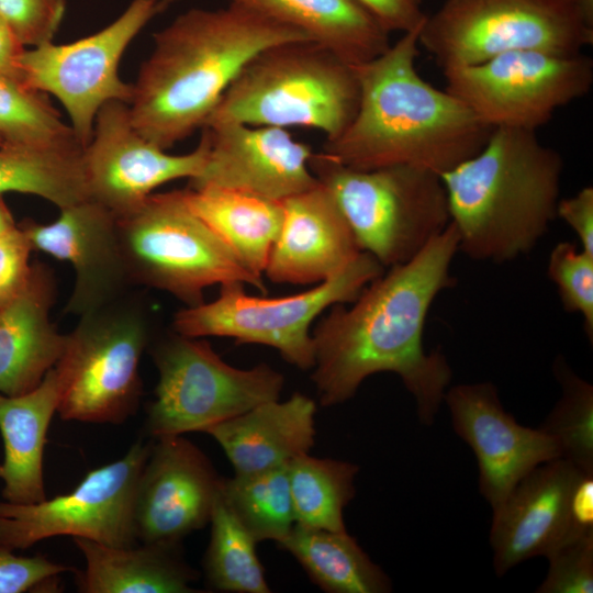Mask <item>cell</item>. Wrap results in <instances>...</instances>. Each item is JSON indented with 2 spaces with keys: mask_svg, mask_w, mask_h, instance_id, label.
I'll list each match as a JSON object with an SVG mask.
<instances>
[{
  "mask_svg": "<svg viewBox=\"0 0 593 593\" xmlns=\"http://www.w3.org/2000/svg\"><path fill=\"white\" fill-rule=\"evenodd\" d=\"M458 242L449 223L414 258L368 283L350 307H329L312 333L311 379L323 406L345 403L367 378L391 372L414 398L419 423L433 425L452 370L440 350L425 349L423 335L433 302L456 283Z\"/></svg>",
  "mask_w": 593,
  "mask_h": 593,
  "instance_id": "cell-1",
  "label": "cell"
},
{
  "mask_svg": "<svg viewBox=\"0 0 593 593\" xmlns=\"http://www.w3.org/2000/svg\"><path fill=\"white\" fill-rule=\"evenodd\" d=\"M423 22L379 56L355 65L356 114L324 142L322 154L359 170L412 166L440 176L480 152L492 128L416 69Z\"/></svg>",
  "mask_w": 593,
  "mask_h": 593,
  "instance_id": "cell-2",
  "label": "cell"
},
{
  "mask_svg": "<svg viewBox=\"0 0 593 593\" xmlns=\"http://www.w3.org/2000/svg\"><path fill=\"white\" fill-rule=\"evenodd\" d=\"M302 32L244 5L190 9L154 35L128 102L135 128L167 150L202 128L246 63Z\"/></svg>",
  "mask_w": 593,
  "mask_h": 593,
  "instance_id": "cell-3",
  "label": "cell"
},
{
  "mask_svg": "<svg viewBox=\"0 0 593 593\" xmlns=\"http://www.w3.org/2000/svg\"><path fill=\"white\" fill-rule=\"evenodd\" d=\"M562 171L536 132L493 128L479 153L440 175L459 251L495 264L530 253L557 217Z\"/></svg>",
  "mask_w": 593,
  "mask_h": 593,
  "instance_id": "cell-4",
  "label": "cell"
},
{
  "mask_svg": "<svg viewBox=\"0 0 593 593\" xmlns=\"http://www.w3.org/2000/svg\"><path fill=\"white\" fill-rule=\"evenodd\" d=\"M358 102L355 65L313 41L284 42L246 63L204 126H298L317 130L329 141L351 122Z\"/></svg>",
  "mask_w": 593,
  "mask_h": 593,
  "instance_id": "cell-5",
  "label": "cell"
},
{
  "mask_svg": "<svg viewBox=\"0 0 593 593\" xmlns=\"http://www.w3.org/2000/svg\"><path fill=\"white\" fill-rule=\"evenodd\" d=\"M310 168L331 192L361 251L383 267L407 262L450 223L438 174L412 166L347 167L313 153Z\"/></svg>",
  "mask_w": 593,
  "mask_h": 593,
  "instance_id": "cell-6",
  "label": "cell"
},
{
  "mask_svg": "<svg viewBox=\"0 0 593 593\" xmlns=\"http://www.w3.org/2000/svg\"><path fill=\"white\" fill-rule=\"evenodd\" d=\"M132 286L166 291L186 307L204 302L214 284L240 282L266 293L227 245L188 206L182 190L152 193L135 211L116 216Z\"/></svg>",
  "mask_w": 593,
  "mask_h": 593,
  "instance_id": "cell-7",
  "label": "cell"
},
{
  "mask_svg": "<svg viewBox=\"0 0 593 593\" xmlns=\"http://www.w3.org/2000/svg\"><path fill=\"white\" fill-rule=\"evenodd\" d=\"M144 306L127 294L79 316L55 365L63 419L121 424L142 396L139 362L150 342Z\"/></svg>",
  "mask_w": 593,
  "mask_h": 593,
  "instance_id": "cell-8",
  "label": "cell"
},
{
  "mask_svg": "<svg viewBox=\"0 0 593 593\" xmlns=\"http://www.w3.org/2000/svg\"><path fill=\"white\" fill-rule=\"evenodd\" d=\"M592 42L577 0H445L418 35L443 70L516 51L575 55Z\"/></svg>",
  "mask_w": 593,
  "mask_h": 593,
  "instance_id": "cell-9",
  "label": "cell"
},
{
  "mask_svg": "<svg viewBox=\"0 0 593 593\" xmlns=\"http://www.w3.org/2000/svg\"><path fill=\"white\" fill-rule=\"evenodd\" d=\"M383 269L372 255L361 251L337 275L293 295L255 296L246 293L244 283H225L214 301L178 311L172 328L189 337H230L269 346L299 369H312L311 324L332 305L354 302Z\"/></svg>",
  "mask_w": 593,
  "mask_h": 593,
  "instance_id": "cell-10",
  "label": "cell"
},
{
  "mask_svg": "<svg viewBox=\"0 0 593 593\" xmlns=\"http://www.w3.org/2000/svg\"><path fill=\"white\" fill-rule=\"evenodd\" d=\"M158 370L146 429L155 438L206 432L254 406L280 398L283 376L267 363L239 369L202 337L174 333L150 349Z\"/></svg>",
  "mask_w": 593,
  "mask_h": 593,
  "instance_id": "cell-11",
  "label": "cell"
},
{
  "mask_svg": "<svg viewBox=\"0 0 593 593\" xmlns=\"http://www.w3.org/2000/svg\"><path fill=\"white\" fill-rule=\"evenodd\" d=\"M172 1L132 0L119 18L97 33L67 44L46 42L24 52L20 79L58 99L83 148L91 139L99 110L111 101H131L133 86L119 75L123 53Z\"/></svg>",
  "mask_w": 593,
  "mask_h": 593,
  "instance_id": "cell-12",
  "label": "cell"
},
{
  "mask_svg": "<svg viewBox=\"0 0 593 593\" xmlns=\"http://www.w3.org/2000/svg\"><path fill=\"white\" fill-rule=\"evenodd\" d=\"M446 90L490 128L534 131L561 107L588 94L593 61L583 54L516 51L444 69Z\"/></svg>",
  "mask_w": 593,
  "mask_h": 593,
  "instance_id": "cell-13",
  "label": "cell"
},
{
  "mask_svg": "<svg viewBox=\"0 0 593 593\" xmlns=\"http://www.w3.org/2000/svg\"><path fill=\"white\" fill-rule=\"evenodd\" d=\"M150 447L135 443L122 458L89 471L66 494L32 504L0 501V545L26 549L55 536L112 547L136 545L135 496Z\"/></svg>",
  "mask_w": 593,
  "mask_h": 593,
  "instance_id": "cell-14",
  "label": "cell"
},
{
  "mask_svg": "<svg viewBox=\"0 0 593 593\" xmlns=\"http://www.w3.org/2000/svg\"><path fill=\"white\" fill-rule=\"evenodd\" d=\"M208 152V137L202 131L193 150L169 154L135 128L127 103L108 102L99 110L91 139L82 153L89 197L115 216L126 215L158 187L181 178H197Z\"/></svg>",
  "mask_w": 593,
  "mask_h": 593,
  "instance_id": "cell-15",
  "label": "cell"
},
{
  "mask_svg": "<svg viewBox=\"0 0 593 593\" xmlns=\"http://www.w3.org/2000/svg\"><path fill=\"white\" fill-rule=\"evenodd\" d=\"M443 403L450 412L454 432L477 459L479 491L492 512L529 471L560 458L555 439L540 428L521 425L490 381L448 387Z\"/></svg>",
  "mask_w": 593,
  "mask_h": 593,
  "instance_id": "cell-16",
  "label": "cell"
},
{
  "mask_svg": "<svg viewBox=\"0 0 593 593\" xmlns=\"http://www.w3.org/2000/svg\"><path fill=\"white\" fill-rule=\"evenodd\" d=\"M221 479L208 456L178 436L156 438L138 479L137 540L178 545L209 524Z\"/></svg>",
  "mask_w": 593,
  "mask_h": 593,
  "instance_id": "cell-17",
  "label": "cell"
},
{
  "mask_svg": "<svg viewBox=\"0 0 593 593\" xmlns=\"http://www.w3.org/2000/svg\"><path fill=\"white\" fill-rule=\"evenodd\" d=\"M202 131L208 157L190 187L213 184L283 201L318 182L309 165L312 147L287 128L216 123Z\"/></svg>",
  "mask_w": 593,
  "mask_h": 593,
  "instance_id": "cell-18",
  "label": "cell"
},
{
  "mask_svg": "<svg viewBox=\"0 0 593 593\" xmlns=\"http://www.w3.org/2000/svg\"><path fill=\"white\" fill-rule=\"evenodd\" d=\"M33 250L68 261L75 272L67 314L81 316L127 293L132 287L121 253L116 216L88 199L60 209L54 222L21 225Z\"/></svg>",
  "mask_w": 593,
  "mask_h": 593,
  "instance_id": "cell-19",
  "label": "cell"
},
{
  "mask_svg": "<svg viewBox=\"0 0 593 593\" xmlns=\"http://www.w3.org/2000/svg\"><path fill=\"white\" fill-rule=\"evenodd\" d=\"M583 474L562 458L544 462L492 512L490 546L497 577L525 560L547 557L579 533L593 530L577 528L571 516L573 490Z\"/></svg>",
  "mask_w": 593,
  "mask_h": 593,
  "instance_id": "cell-20",
  "label": "cell"
},
{
  "mask_svg": "<svg viewBox=\"0 0 593 593\" xmlns=\"http://www.w3.org/2000/svg\"><path fill=\"white\" fill-rule=\"evenodd\" d=\"M360 253L338 204L318 181L283 200V222L264 273L276 283L317 284Z\"/></svg>",
  "mask_w": 593,
  "mask_h": 593,
  "instance_id": "cell-21",
  "label": "cell"
},
{
  "mask_svg": "<svg viewBox=\"0 0 593 593\" xmlns=\"http://www.w3.org/2000/svg\"><path fill=\"white\" fill-rule=\"evenodd\" d=\"M55 295L53 272L34 262L22 292L0 307L1 394L15 396L33 390L59 360L66 334L51 321Z\"/></svg>",
  "mask_w": 593,
  "mask_h": 593,
  "instance_id": "cell-22",
  "label": "cell"
},
{
  "mask_svg": "<svg viewBox=\"0 0 593 593\" xmlns=\"http://www.w3.org/2000/svg\"><path fill=\"white\" fill-rule=\"evenodd\" d=\"M316 403L300 392L260 403L205 433L221 446L234 474L286 467L315 444Z\"/></svg>",
  "mask_w": 593,
  "mask_h": 593,
  "instance_id": "cell-23",
  "label": "cell"
},
{
  "mask_svg": "<svg viewBox=\"0 0 593 593\" xmlns=\"http://www.w3.org/2000/svg\"><path fill=\"white\" fill-rule=\"evenodd\" d=\"M60 382L55 366L33 390L15 396L0 393V463L2 497L15 504L46 500L43 456L53 415L57 412Z\"/></svg>",
  "mask_w": 593,
  "mask_h": 593,
  "instance_id": "cell-24",
  "label": "cell"
},
{
  "mask_svg": "<svg viewBox=\"0 0 593 593\" xmlns=\"http://www.w3.org/2000/svg\"><path fill=\"white\" fill-rule=\"evenodd\" d=\"M86 567L77 577L83 593H191L197 572L182 558L179 545L105 546L74 538Z\"/></svg>",
  "mask_w": 593,
  "mask_h": 593,
  "instance_id": "cell-25",
  "label": "cell"
},
{
  "mask_svg": "<svg viewBox=\"0 0 593 593\" xmlns=\"http://www.w3.org/2000/svg\"><path fill=\"white\" fill-rule=\"evenodd\" d=\"M291 26L345 61L359 65L383 53L390 33L357 0H231Z\"/></svg>",
  "mask_w": 593,
  "mask_h": 593,
  "instance_id": "cell-26",
  "label": "cell"
},
{
  "mask_svg": "<svg viewBox=\"0 0 593 593\" xmlns=\"http://www.w3.org/2000/svg\"><path fill=\"white\" fill-rule=\"evenodd\" d=\"M182 192L191 211L262 278L283 222V201L213 184L188 186Z\"/></svg>",
  "mask_w": 593,
  "mask_h": 593,
  "instance_id": "cell-27",
  "label": "cell"
},
{
  "mask_svg": "<svg viewBox=\"0 0 593 593\" xmlns=\"http://www.w3.org/2000/svg\"><path fill=\"white\" fill-rule=\"evenodd\" d=\"M328 593H389L390 577L373 562L356 538L345 532L294 525L278 542Z\"/></svg>",
  "mask_w": 593,
  "mask_h": 593,
  "instance_id": "cell-28",
  "label": "cell"
},
{
  "mask_svg": "<svg viewBox=\"0 0 593 593\" xmlns=\"http://www.w3.org/2000/svg\"><path fill=\"white\" fill-rule=\"evenodd\" d=\"M82 153L81 146H0V194L37 195L59 210L90 199Z\"/></svg>",
  "mask_w": 593,
  "mask_h": 593,
  "instance_id": "cell-29",
  "label": "cell"
},
{
  "mask_svg": "<svg viewBox=\"0 0 593 593\" xmlns=\"http://www.w3.org/2000/svg\"><path fill=\"white\" fill-rule=\"evenodd\" d=\"M287 470L295 525L345 532L344 510L355 497L359 466L304 454Z\"/></svg>",
  "mask_w": 593,
  "mask_h": 593,
  "instance_id": "cell-30",
  "label": "cell"
},
{
  "mask_svg": "<svg viewBox=\"0 0 593 593\" xmlns=\"http://www.w3.org/2000/svg\"><path fill=\"white\" fill-rule=\"evenodd\" d=\"M287 467L221 479L220 496L257 544H278L295 525Z\"/></svg>",
  "mask_w": 593,
  "mask_h": 593,
  "instance_id": "cell-31",
  "label": "cell"
},
{
  "mask_svg": "<svg viewBox=\"0 0 593 593\" xmlns=\"http://www.w3.org/2000/svg\"><path fill=\"white\" fill-rule=\"evenodd\" d=\"M209 523L211 536L203 562L209 585L219 592L269 593L257 542L228 510L220 491Z\"/></svg>",
  "mask_w": 593,
  "mask_h": 593,
  "instance_id": "cell-32",
  "label": "cell"
},
{
  "mask_svg": "<svg viewBox=\"0 0 593 593\" xmlns=\"http://www.w3.org/2000/svg\"><path fill=\"white\" fill-rule=\"evenodd\" d=\"M0 136L2 145L10 146L83 147L46 93L3 74H0Z\"/></svg>",
  "mask_w": 593,
  "mask_h": 593,
  "instance_id": "cell-33",
  "label": "cell"
},
{
  "mask_svg": "<svg viewBox=\"0 0 593 593\" xmlns=\"http://www.w3.org/2000/svg\"><path fill=\"white\" fill-rule=\"evenodd\" d=\"M552 373L561 394L540 428L558 445L560 458L593 475V385L557 356Z\"/></svg>",
  "mask_w": 593,
  "mask_h": 593,
  "instance_id": "cell-34",
  "label": "cell"
},
{
  "mask_svg": "<svg viewBox=\"0 0 593 593\" xmlns=\"http://www.w3.org/2000/svg\"><path fill=\"white\" fill-rule=\"evenodd\" d=\"M547 273L556 284L563 309L581 314L588 339L593 342V255L571 242L551 250Z\"/></svg>",
  "mask_w": 593,
  "mask_h": 593,
  "instance_id": "cell-35",
  "label": "cell"
},
{
  "mask_svg": "<svg viewBox=\"0 0 593 593\" xmlns=\"http://www.w3.org/2000/svg\"><path fill=\"white\" fill-rule=\"evenodd\" d=\"M546 558L548 572L536 593L593 592V530L568 538Z\"/></svg>",
  "mask_w": 593,
  "mask_h": 593,
  "instance_id": "cell-36",
  "label": "cell"
},
{
  "mask_svg": "<svg viewBox=\"0 0 593 593\" xmlns=\"http://www.w3.org/2000/svg\"><path fill=\"white\" fill-rule=\"evenodd\" d=\"M65 10L66 0H0V15L26 47L53 41Z\"/></svg>",
  "mask_w": 593,
  "mask_h": 593,
  "instance_id": "cell-37",
  "label": "cell"
},
{
  "mask_svg": "<svg viewBox=\"0 0 593 593\" xmlns=\"http://www.w3.org/2000/svg\"><path fill=\"white\" fill-rule=\"evenodd\" d=\"M69 570L44 556L23 557L0 545V593H23L41 589Z\"/></svg>",
  "mask_w": 593,
  "mask_h": 593,
  "instance_id": "cell-38",
  "label": "cell"
},
{
  "mask_svg": "<svg viewBox=\"0 0 593 593\" xmlns=\"http://www.w3.org/2000/svg\"><path fill=\"white\" fill-rule=\"evenodd\" d=\"M33 250L21 226L0 235V307L18 296L29 282Z\"/></svg>",
  "mask_w": 593,
  "mask_h": 593,
  "instance_id": "cell-39",
  "label": "cell"
},
{
  "mask_svg": "<svg viewBox=\"0 0 593 593\" xmlns=\"http://www.w3.org/2000/svg\"><path fill=\"white\" fill-rule=\"evenodd\" d=\"M557 217L573 230L581 249L593 255V188L588 186L572 197L559 199Z\"/></svg>",
  "mask_w": 593,
  "mask_h": 593,
  "instance_id": "cell-40",
  "label": "cell"
},
{
  "mask_svg": "<svg viewBox=\"0 0 593 593\" xmlns=\"http://www.w3.org/2000/svg\"><path fill=\"white\" fill-rule=\"evenodd\" d=\"M389 32H409L426 18L423 0H357Z\"/></svg>",
  "mask_w": 593,
  "mask_h": 593,
  "instance_id": "cell-41",
  "label": "cell"
},
{
  "mask_svg": "<svg viewBox=\"0 0 593 593\" xmlns=\"http://www.w3.org/2000/svg\"><path fill=\"white\" fill-rule=\"evenodd\" d=\"M26 46L0 15V74L20 79L21 58Z\"/></svg>",
  "mask_w": 593,
  "mask_h": 593,
  "instance_id": "cell-42",
  "label": "cell"
},
{
  "mask_svg": "<svg viewBox=\"0 0 593 593\" xmlns=\"http://www.w3.org/2000/svg\"><path fill=\"white\" fill-rule=\"evenodd\" d=\"M571 516L577 528L593 529V475L583 474L571 499Z\"/></svg>",
  "mask_w": 593,
  "mask_h": 593,
  "instance_id": "cell-43",
  "label": "cell"
},
{
  "mask_svg": "<svg viewBox=\"0 0 593 593\" xmlns=\"http://www.w3.org/2000/svg\"><path fill=\"white\" fill-rule=\"evenodd\" d=\"M14 219L5 204L2 194H0V235L15 227Z\"/></svg>",
  "mask_w": 593,
  "mask_h": 593,
  "instance_id": "cell-44",
  "label": "cell"
},
{
  "mask_svg": "<svg viewBox=\"0 0 593 593\" xmlns=\"http://www.w3.org/2000/svg\"><path fill=\"white\" fill-rule=\"evenodd\" d=\"M2 144H3V142H2V138H1V136H0V146H1Z\"/></svg>",
  "mask_w": 593,
  "mask_h": 593,
  "instance_id": "cell-45",
  "label": "cell"
}]
</instances>
